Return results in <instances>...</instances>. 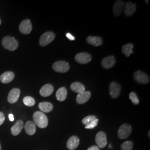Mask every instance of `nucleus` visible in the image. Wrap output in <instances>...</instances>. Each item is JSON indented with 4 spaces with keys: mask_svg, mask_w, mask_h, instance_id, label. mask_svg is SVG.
I'll return each mask as SVG.
<instances>
[{
    "mask_svg": "<svg viewBox=\"0 0 150 150\" xmlns=\"http://www.w3.org/2000/svg\"><path fill=\"white\" fill-rule=\"evenodd\" d=\"M33 120L35 124L41 129H45L48 125V118L46 115L42 112L37 111L34 113Z\"/></svg>",
    "mask_w": 150,
    "mask_h": 150,
    "instance_id": "obj_1",
    "label": "nucleus"
},
{
    "mask_svg": "<svg viewBox=\"0 0 150 150\" xmlns=\"http://www.w3.org/2000/svg\"><path fill=\"white\" fill-rule=\"evenodd\" d=\"M2 44L4 48L11 51L16 50L18 48V43L15 38L6 36L2 40Z\"/></svg>",
    "mask_w": 150,
    "mask_h": 150,
    "instance_id": "obj_2",
    "label": "nucleus"
},
{
    "mask_svg": "<svg viewBox=\"0 0 150 150\" xmlns=\"http://www.w3.org/2000/svg\"><path fill=\"white\" fill-rule=\"evenodd\" d=\"M131 132V126L127 123H125L122 125L118 129V137L120 139H126L130 135Z\"/></svg>",
    "mask_w": 150,
    "mask_h": 150,
    "instance_id": "obj_3",
    "label": "nucleus"
},
{
    "mask_svg": "<svg viewBox=\"0 0 150 150\" xmlns=\"http://www.w3.org/2000/svg\"><path fill=\"white\" fill-rule=\"evenodd\" d=\"M52 68L54 71L57 72L65 73L69 70L70 66L67 62L64 61H59L54 63Z\"/></svg>",
    "mask_w": 150,
    "mask_h": 150,
    "instance_id": "obj_4",
    "label": "nucleus"
},
{
    "mask_svg": "<svg viewBox=\"0 0 150 150\" xmlns=\"http://www.w3.org/2000/svg\"><path fill=\"white\" fill-rule=\"evenodd\" d=\"M55 38V35L54 32H46L44 33L41 36L39 43L42 46H45L51 43Z\"/></svg>",
    "mask_w": 150,
    "mask_h": 150,
    "instance_id": "obj_5",
    "label": "nucleus"
},
{
    "mask_svg": "<svg viewBox=\"0 0 150 150\" xmlns=\"http://www.w3.org/2000/svg\"><path fill=\"white\" fill-rule=\"evenodd\" d=\"M134 77L138 83L141 84H147L150 82L149 76L141 71L135 72L134 74Z\"/></svg>",
    "mask_w": 150,
    "mask_h": 150,
    "instance_id": "obj_6",
    "label": "nucleus"
},
{
    "mask_svg": "<svg viewBox=\"0 0 150 150\" xmlns=\"http://www.w3.org/2000/svg\"><path fill=\"white\" fill-rule=\"evenodd\" d=\"M109 90L111 97L113 98H116L119 96L121 93V87L118 83L113 81L110 85Z\"/></svg>",
    "mask_w": 150,
    "mask_h": 150,
    "instance_id": "obj_7",
    "label": "nucleus"
},
{
    "mask_svg": "<svg viewBox=\"0 0 150 150\" xmlns=\"http://www.w3.org/2000/svg\"><path fill=\"white\" fill-rule=\"evenodd\" d=\"M95 141L98 147L104 148L107 145V136L106 134L102 131H100L96 136Z\"/></svg>",
    "mask_w": 150,
    "mask_h": 150,
    "instance_id": "obj_8",
    "label": "nucleus"
},
{
    "mask_svg": "<svg viewBox=\"0 0 150 150\" xmlns=\"http://www.w3.org/2000/svg\"><path fill=\"white\" fill-rule=\"evenodd\" d=\"M32 26L30 20L26 19L22 22L19 26L20 31L23 34H30L32 31Z\"/></svg>",
    "mask_w": 150,
    "mask_h": 150,
    "instance_id": "obj_9",
    "label": "nucleus"
},
{
    "mask_svg": "<svg viewBox=\"0 0 150 150\" xmlns=\"http://www.w3.org/2000/svg\"><path fill=\"white\" fill-rule=\"evenodd\" d=\"M91 59V55L87 52H81L75 56V60L80 64H86L90 62Z\"/></svg>",
    "mask_w": 150,
    "mask_h": 150,
    "instance_id": "obj_10",
    "label": "nucleus"
},
{
    "mask_svg": "<svg viewBox=\"0 0 150 150\" xmlns=\"http://www.w3.org/2000/svg\"><path fill=\"white\" fill-rule=\"evenodd\" d=\"M136 10V5L133 2L129 1L126 3L123 6V11L125 16L127 17L132 16Z\"/></svg>",
    "mask_w": 150,
    "mask_h": 150,
    "instance_id": "obj_11",
    "label": "nucleus"
},
{
    "mask_svg": "<svg viewBox=\"0 0 150 150\" xmlns=\"http://www.w3.org/2000/svg\"><path fill=\"white\" fill-rule=\"evenodd\" d=\"M116 59L113 56H110L102 59V67L106 69H110L112 68L116 64Z\"/></svg>",
    "mask_w": 150,
    "mask_h": 150,
    "instance_id": "obj_12",
    "label": "nucleus"
},
{
    "mask_svg": "<svg viewBox=\"0 0 150 150\" xmlns=\"http://www.w3.org/2000/svg\"><path fill=\"white\" fill-rule=\"evenodd\" d=\"M20 95V90L17 88L12 89L9 92L7 101L10 103H14L17 101Z\"/></svg>",
    "mask_w": 150,
    "mask_h": 150,
    "instance_id": "obj_13",
    "label": "nucleus"
},
{
    "mask_svg": "<svg viewBox=\"0 0 150 150\" xmlns=\"http://www.w3.org/2000/svg\"><path fill=\"white\" fill-rule=\"evenodd\" d=\"M91 96V93L90 91H83L78 93L76 97V101L79 104H83L89 100Z\"/></svg>",
    "mask_w": 150,
    "mask_h": 150,
    "instance_id": "obj_14",
    "label": "nucleus"
},
{
    "mask_svg": "<svg viewBox=\"0 0 150 150\" xmlns=\"http://www.w3.org/2000/svg\"><path fill=\"white\" fill-rule=\"evenodd\" d=\"M125 2L123 1H116L113 6V11L114 15L117 17L120 16L123 10V6Z\"/></svg>",
    "mask_w": 150,
    "mask_h": 150,
    "instance_id": "obj_15",
    "label": "nucleus"
},
{
    "mask_svg": "<svg viewBox=\"0 0 150 150\" xmlns=\"http://www.w3.org/2000/svg\"><path fill=\"white\" fill-rule=\"evenodd\" d=\"M80 144V139L77 136H71L67 142V147L68 149L74 150L78 147Z\"/></svg>",
    "mask_w": 150,
    "mask_h": 150,
    "instance_id": "obj_16",
    "label": "nucleus"
},
{
    "mask_svg": "<svg viewBox=\"0 0 150 150\" xmlns=\"http://www.w3.org/2000/svg\"><path fill=\"white\" fill-rule=\"evenodd\" d=\"M15 78V74L11 71H7L0 76V81L3 83H8Z\"/></svg>",
    "mask_w": 150,
    "mask_h": 150,
    "instance_id": "obj_17",
    "label": "nucleus"
},
{
    "mask_svg": "<svg viewBox=\"0 0 150 150\" xmlns=\"http://www.w3.org/2000/svg\"><path fill=\"white\" fill-rule=\"evenodd\" d=\"M54 88L51 84H46L42 86L40 91V95L43 97L50 96L54 92Z\"/></svg>",
    "mask_w": 150,
    "mask_h": 150,
    "instance_id": "obj_18",
    "label": "nucleus"
},
{
    "mask_svg": "<svg viewBox=\"0 0 150 150\" xmlns=\"http://www.w3.org/2000/svg\"><path fill=\"white\" fill-rule=\"evenodd\" d=\"M23 127V122L21 120H18L15 124L11 127L12 134L13 136H17L21 132Z\"/></svg>",
    "mask_w": 150,
    "mask_h": 150,
    "instance_id": "obj_19",
    "label": "nucleus"
},
{
    "mask_svg": "<svg viewBox=\"0 0 150 150\" xmlns=\"http://www.w3.org/2000/svg\"><path fill=\"white\" fill-rule=\"evenodd\" d=\"M86 41L88 44L94 46H101L103 43L102 38L97 36H88Z\"/></svg>",
    "mask_w": 150,
    "mask_h": 150,
    "instance_id": "obj_20",
    "label": "nucleus"
},
{
    "mask_svg": "<svg viewBox=\"0 0 150 150\" xmlns=\"http://www.w3.org/2000/svg\"><path fill=\"white\" fill-rule=\"evenodd\" d=\"M67 90L64 87H62L59 88L56 92V98L57 100H59V101H64L67 97Z\"/></svg>",
    "mask_w": 150,
    "mask_h": 150,
    "instance_id": "obj_21",
    "label": "nucleus"
},
{
    "mask_svg": "<svg viewBox=\"0 0 150 150\" xmlns=\"http://www.w3.org/2000/svg\"><path fill=\"white\" fill-rule=\"evenodd\" d=\"M25 131L27 134L29 135H33L35 134L36 131V125L32 121H27L26 123L25 124Z\"/></svg>",
    "mask_w": 150,
    "mask_h": 150,
    "instance_id": "obj_22",
    "label": "nucleus"
},
{
    "mask_svg": "<svg viewBox=\"0 0 150 150\" xmlns=\"http://www.w3.org/2000/svg\"><path fill=\"white\" fill-rule=\"evenodd\" d=\"M39 108L43 112H50L53 110V105L52 103L48 102H41L38 105Z\"/></svg>",
    "mask_w": 150,
    "mask_h": 150,
    "instance_id": "obj_23",
    "label": "nucleus"
},
{
    "mask_svg": "<svg viewBox=\"0 0 150 150\" xmlns=\"http://www.w3.org/2000/svg\"><path fill=\"white\" fill-rule=\"evenodd\" d=\"M71 89L75 92L77 93H80L81 92H82L85 91V87L80 82H74L71 85Z\"/></svg>",
    "mask_w": 150,
    "mask_h": 150,
    "instance_id": "obj_24",
    "label": "nucleus"
},
{
    "mask_svg": "<svg viewBox=\"0 0 150 150\" xmlns=\"http://www.w3.org/2000/svg\"><path fill=\"white\" fill-rule=\"evenodd\" d=\"M134 45L132 43H129L123 45L122 47V52L126 57H129L131 54H134L133 51Z\"/></svg>",
    "mask_w": 150,
    "mask_h": 150,
    "instance_id": "obj_25",
    "label": "nucleus"
},
{
    "mask_svg": "<svg viewBox=\"0 0 150 150\" xmlns=\"http://www.w3.org/2000/svg\"><path fill=\"white\" fill-rule=\"evenodd\" d=\"M23 102L26 106L31 107L35 105V100L32 97L26 96L23 98Z\"/></svg>",
    "mask_w": 150,
    "mask_h": 150,
    "instance_id": "obj_26",
    "label": "nucleus"
},
{
    "mask_svg": "<svg viewBox=\"0 0 150 150\" xmlns=\"http://www.w3.org/2000/svg\"><path fill=\"white\" fill-rule=\"evenodd\" d=\"M121 148L122 150H132L133 149V143L131 141L124 142L121 145Z\"/></svg>",
    "mask_w": 150,
    "mask_h": 150,
    "instance_id": "obj_27",
    "label": "nucleus"
},
{
    "mask_svg": "<svg viewBox=\"0 0 150 150\" xmlns=\"http://www.w3.org/2000/svg\"><path fill=\"white\" fill-rule=\"evenodd\" d=\"M96 119V117L95 116L90 115V116H87L86 117L83 118V120L82 121V122L84 125L87 126V125L90 124V123L92 122V121H93Z\"/></svg>",
    "mask_w": 150,
    "mask_h": 150,
    "instance_id": "obj_28",
    "label": "nucleus"
},
{
    "mask_svg": "<svg viewBox=\"0 0 150 150\" xmlns=\"http://www.w3.org/2000/svg\"><path fill=\"white\" fill-rule=\"evenodd\" d=\"M129 98L131 100V101L132 102V103L134 104V105H138L139 103V98L137 97L136 93L134 92H131L129 93Z\"/></svg>",
    "mask_w": 150,
    "mask_h": 150,
    "instance_id": "obj_29",
    "label": "nucleus"
},
{
    "mask_svg": "<svg viewBox=\"0 0 150 150\" xmlns=\"http://www.w3.org/2000/svg\"><path fill=\"white\" fill-rule=\"evenodd\" d=\"M98 120L96 118V120H95L93 121H92V122L87 125V126H85V129H94L98 124Z\"/></svg>",
    "mask_w": 150,
    "mask_h": 150,
    "instance_id": "obj_30",
    "label": "nucleus"
},
{
    "mask_svg": "<svg viewBox=\"0 0 150 150\" xmlns=\"http://www.w3.org/2000/svg\"><path fill=\"white\" fill-rule=\"evenodd\" d=\"M5 120V116L4 113L2 112H0V126L2 125Z\"/></svg>",
    "mask_w": 150,
    "mask_h": 150,
    "instance_id": "obj_31",
    "label": "nucleus"
},
{
    "mask_svg": "<svg viewBox=\"0 0 150 150\" xmlns=\"http://www.w3.org/2000/svg\"><path fill=\"white\" fill-rule=\"evenodd\" d=\"M66 36L67 38H68L71 41H74L75 40V37L74 36H72V35H71L70 33H67Z\"/></svg>",
    "mask_w": 150,
    "mask_h": 150,
    "instance_id": "obj_32",
    "label": "nucleus"
},
{
    "mask_svg": "<svg viewBox=\"0 0 150 150\" xmlns=\"http://www.w3.org/2000/svg\"><path fill=\"white\" fill-rule=\"evenodd\" d=\"M87 150H100V149L97 146H92L90 147H89Z\"/></svg>",
    "mask_w": 150,
    "mask_h": 150,
    "instance_id": "obj_33",
    "label": "nucleus"
},
{
    "mask_svg": "<svg viewBox=\"0 0 150 150\" xmlns=\"http://www.w3.org/2000/svg\"><path fill=\"white\" fill-rule=\"evenodd\" d=\"M8 118H9V120H10V121H11V122L13 121L14 120H15V119H14V116H13V115L12 114V113L9 114V115H8Z\"/></svg>",
    "mask_w": 150,
    "mask_h": 150,
    "instance_id": "obj_34",
    "label": "nucleus"
},
{
    "mask_svg": "<svg viewBox=\"0 0 150 150\" xmlns=\"http://www.w3.org/2000/svg\"><path fill=\"white\" fill-rule=\"evenodd\" d=\"M145 2H146V3H149V1H146Z\"/></svg>",
    "mask_w": 150,
    "mask_h": 150,
    "instance_id": "obj_35",
    "label": "nucleus"
},
{
    "mask_svg": "<svg viewBox=\"0 0 150 150\" xmlns=\"http://www.w3.org/2000/svg\"><path fill=\"white\" fill-rule=\"evenodd\" d=\"M0 150H1V145L0 144Z\"/></svg>",
    "mask_w": 150,
    "mask_h": 150,
    "instance_id": "obj_36",
    "label": "nucleus"
},
{
    "mask_svg": "<svg viewBox=\"0 0 150 150\" xmlns=\"http://www.w3.org/2000/svg\"><path fill=\"white\" fill-rule=\"evenodd\" d=\"M1 20H0V25H1Z\"/></svg>",
    "mask_w": 150,
    "mask_h": 150,
    "instance_id": "obj_37",
    "label": "nucleus"
}]
</instances>
